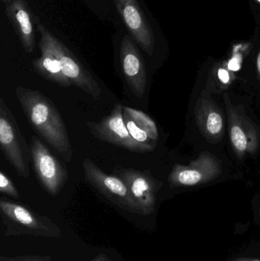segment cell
<instances>
[{
  "label": "cell",
  "instance_id": "20",
  "mask_svg": "<svg viewBox=\"0 0 260 261\" xmlns=\"http://www.w3.org/2000/svg\"><path fill=\"white\" fill-rule=\"evenodd\" d=\"M0 261H51V257L48 255L17 256L13 257L2 255Z\"/></svg>",
  "mask_w": 260,
  "mask_h": 261
},
{
  "label": "cell",
  "instance_id": "1",
  "mask_svg": "<svg viewBox=\"0 0 260 261\" xmlns=\"http://www.w3.org/2000/svg\"><path fill=\"white\" fill-rule=\"evenodd\" d=\"M15 93L35 132L66 162H70L73 158V147L62 116L53 102L38 90L27 87H17Z\"/></svg>",
  "mask_w": 260,
  "mask_h": 261
},
{
  "label": "cell",
  "instance_id": "9",
  "mask_svg": "<svg viewBox=\"0 0 260 261\" xmlns=\"http://www.w3.org/2000/svg\"><path fill=\"white\" fill-rule=\"evenodd\" d=\"M113 175L122 179L129 190L134 202L141 212L148 216L154 213L156 206V194L161 182L155 179L148 170L115 167Z\"/></svg>",
  "mask_w": 260,
  "mask_h": 261
},
{
  "label": "cell",
  "instance_id": "11",
  "mask_svg": "<svg viewBox=\"0 0 260 261\" xmlns=\"http://www.w3.org/2000/svg\"><path fill=\"white\" fill-rule=\"evenodd\" d=\"M114 2L118 12L136 44L145 53L152 56L155 38L152 28L137 0H114Z\"/></svg>",
  "mask_w": 260,
  "mask_h": 261
},
{
  "label": "cell",
  "instance_id": "21",
  "mask_svg": "<svg viewBox=\"0 0 260 261\" xmlns=\"http://www.w3.org/2000/svg\"><path fill=\"white\" fill-rule=\"evenodd\" d=\"M218 77L222 84H229L232 82L233 73L227 68L226 63L218 69Z\"/></svg>",
  "mask_w": 260,
  "mask_h": 261
},
{
  "label": "cell",
  "instance_id": "6",
  "mask_svg": "<svg viewBox=\"0 0 260 261\" xmlns=\"http://www.w3.org/2000/svg\"><path fill=\"white\" fill-rule=\"evenodd\" d=\"M82 167L85 180L93 188L119 208L129 213L141 215L140 208L122 179L114 175L107 174L89 158L82 161Z\"/></svg>",
  "mask_w": 260,
  "mask_h": 261
},
{
  "label": "cell",
  "instance_id": "16",
  "mask_svg": "<svg viewBox=\"0 0 260 261\" xmlns=\"http://www.w3.org/2000/svg\"><path fill=\"white\" fill-rule=\"evenodd\" d=\"M123 112L127 113L134 120L137 126L145 130L151 140L157 143L159 139L158 129L153 119L140 110L130 108L125 106H123Z\"/></svg>",
  "mask_w": 260,
  "mask_h": 261
},
{
  "label": "cell",
  "instance_id": "4",
  "mask_svg": "<svg viewBox=\"0 0 260 261\" xmlns=\"http://www.w3.org/2000/svg\"><path fill=\"white\" fill-rule=\"evenodd\" d=\"M0 146L5 158L23 178L30 175L29 162L32 159L30 146L21 135L15 116L3 98H0Z\"/></svg>",
  "mask_w": 260,
  "mask_h": 261
},
{
  "label": "cell",
  "instance_id": "22",
  "mask_svg": "<svg viewBox=\"0 0 260 261\" xmlns=\"http://www.w3.org/2000/svg\"><path fill=\"white\" fill-rule=\"evenodd\" d=\"M91 261H111V259L108 257V255L105 254H100L96 256L94 259Z\"/></svg>",
  "mask_w": 260,
  "mask_h": 261
},
{
  "label": "cell",
  "instance_id": "12",
  "mask_svg": "<svg viewBox=\"0 0 260 261\" xmlns=\"http://www.w3.org/2000/svg\"><path fill=\"white\" fill-rule=\"evenodd\" d=\"M120 61L127 84L137 97L146 91L147 72L141 54L130 37L125 36L120 46Z\"/></svg>",
  "mask_w": 260,
  "mask_h": 261
},
{
  "label": "cell",
  "instance_id": "14",
  "mask_svg": "<svg viewBox=\"0 0 260 261\" xmlns=\"http://www.w3.org/2000/svg\"><path fill=\"white\" fill-rule=\"evenodd\" d=\"M195 120L203 136L212 142L220 141L224 133V117L219 107L203 94L195 110Z\"/></svg>",
  "mask_w": 260,
  "mask_h": 261
},
{
  "label": "cell",
  "instance_id": "25",
  "mask_svg": "<svg viewBox=\"0 0 260 261\" xmlns=\"http://www.w3.org/2000/svg\"><path fill=\"white\" fill-rule=\"evenodd\" d=\"M255 1L256 2V3H258V4H259L260 5V0H255Z\"/></svg>",
  "mask_w": 260,
  "mask_h": 261
},
{
  "label": "cell",
  "instance_id": "8",
  "mask_svg": "<svg viewBox=\"0 0 260 261\" xmlns=\"http://www.w3.org/2000/svg\"><path fill=\"white\" fill-rule=\"evenodd\" d=\"M85 125L95 138L104 142L137 153H147L154 150L151 147L133 139L124 122L122 104L116 103L111 114L99 122H87Z\"/></svg>",
  "mask_w": 260,
  "mask_h": 261
},
{
  "label": "cell",
  "instance_id": "18",
  "mask_svg": "<svg viewBox=\"0 0 260 261\" xmlns=\"http://www.w3.org/2000/svg\"><path fill=\"white\" fill-rule=\"evenodd\" d=\"M250 49L249 43H239L234 46L232 55L229 61L226 63L227 68L230 71H238L241 69L243 58Z\"/></svg>",
  "mask_w": 260,
  "mask_h": 261
},
{
  "label": "cell",
  "instance_id": "17",
  "mask_svg": "<svg viewBox=\"0 0 260 261\" xmlns=\"http://www.w3.org/2000/svg\"><path fill=\"white\" fill-rule=\"evenodd\" d=\"M124 122H125V125L129 132L130 135L132 137L133 139L140 144H143V145L148 146L151 148L155 149L157 146V142L153 141L148 136V134L141 129L140 127L137 126V124L134 122L132 119L128 116L127 113L123 112Z\"/></svg>",
  "mask_w": 260,
  "mask_h": 261
},
{
  "label": "cell",
  "instance_id": "15",
  "mask_svg": "<svg viewBox=\"0 0 260 261\" xmlns=\"http://www.w3.org/2000/svg\"><path fill=\"white\" fill-rule=\"evenodd\" d=\"M39 47L41 57L32 61L35 71L46 81L57 84L60 87H71L73 84L63 72L59 60L41 41H39Z\"/></svg>",
  "mask_w": 260,
  "mask_h": 261
},
{
  "label": "cell",
  "instance_id": "24",
  "mask_svg": "<svg viewBox=\"0 0 260 261\" xmlns=\"http://www.w3.org/2000/svg\"><path fill=\"white\" fill-rule=\"evenodd\" d=\"M12 1H13V0H2V2H3L5 5L9 4V3H12Z\"/></svg>",
  "mask_w": 260,
  "mask_h": 261
},
{
  "label": "cell",
  "instance_id": "23",
  "mask_svg": "<svg viewBox=\"0 0 260 261\" xmlns=\"http://www.w3.org/2000/svg\"><path fill=\"white\" fill-rule=\"evenodd\" d=\"M234 261H260L257 259H251V258H238L237 260Z\"/></svg>",
  "mask_w": 260,
  "mask_h": 261
},
{
  "label": "cell",
  "instance_id": "19",
  "mask_svg": "<svg viewBox=\"0 0 260 261\" xmlns=\"http://www.w3.org/2000/svg\"><path fill=\"white\" fill-rule=\"evenodd\" d=\"M0 192L15 199H19L20 197L19 193L15 187V184L3 171L0 172Z\"/></svg>",
  "mask_w": 260,
  "mask_h": 261
},
{
  "label": "cell",
  "instance_id": "5",
  "mask_svg": "<svg viewBox=\"0 0 260 261\" xmlns=\"http://www.w3.org/2000/svg\"><path fill=\"white\" fill-rule=\"evenodd\" d=\"M30 147L38 182L49 195L57 196L68 181V170L35 135L31 139Z\"/></svg>",
  "mask_w": 260,
  "mask_h": 261
},
{
  "label": "cell",
  "instance_id": "2",
  "mask_svg": "<svg viewBox=\"0 0 260 261\" xmlns=\"http://www.w3.org/2000/svg\"><path fill=\"white\" fill-rule=\"evenodd\" d=\"M0 216L7 237L28 236L59 239L62 236L61 228L50 218L5 198L0 199Z\"/></svg>",
  "mask_w": 260,
  "mask_h": 261
},
{
  "label": "cell",
  "instance_id": "3",
  "mask_svg": "<svg viewBox=\"0 0 260 261\" xmlns=\"http://www.w3.org/2000/svg\"><path fill=\"white\" fill-rule=\"evenodd\" d=\"M40 34V41L59 60L64 74L73 85L81 89L96 100H99L102 94L100 86L71 50L51 33L39 19L36 24Z\"/></svg>",
  "mask_w": 260,
  "mask_h": 261
},
{
  "label": "cell",
  "instance_id": "7",
  "mask_svg": "<svg viewBox=\"0 0 260 261\" xmlns=\"http://www.w3.org/2000/svg\"><path fill=\"white\" fill-rule=\"evenodd\" d=\"M228 120L230 143L240 159L253 154L259 148L260 132L253 121L247 117L244 108L232 103L227 93L224 96Z\"/></svg>",
  "mask_w": 260,
  "mask_h": 261
},
{
  "label": "cell",
  "instance_id": "10",
  "mask_svg": "<svg viewBox=\"0 0 260 261\" xmlns=\"http://www.w3.org/2000/svg\"><path fill=\"white\" fill-rule=\"evenodd\" d=\"M221 173L219 160L209 152H203L189 165L176 164L168 179L172 187H194L211 182Z\"/></svg>",
  "mask_w": 260,
  "mask_h": 261
},
{
  "label": "cell",
  "instance_id": "13",
  "mask_svg": "<svg viewBox=\"0 0 260 261\" xmlns=\"http://www.w3.org/2000/svg\"><path fill=\"white\" fill-rule=\"evenodd\" d=\"M5 14L16 33L23 49L27 53H32L36 46L34 21H37L38 18L34 16L27 1L13 0L5 6Z\"/></svg>",
  "mask_w": 260,
  "mask_h": 261
},
{
  "label": "cell",
  "instance_id": "26",
  "mask_svg": "<svg viewBox=\"0 0 260 261\" xmlns=\"http://www.w3.org/2000/svg\"><path fill=\"white\" fill-rule=\"evenodd\" d=\"M259 217H260V207H259Z\"/></svg>",
  "mask_w": 260,
  "mask_h": 261
}]
</instances>
